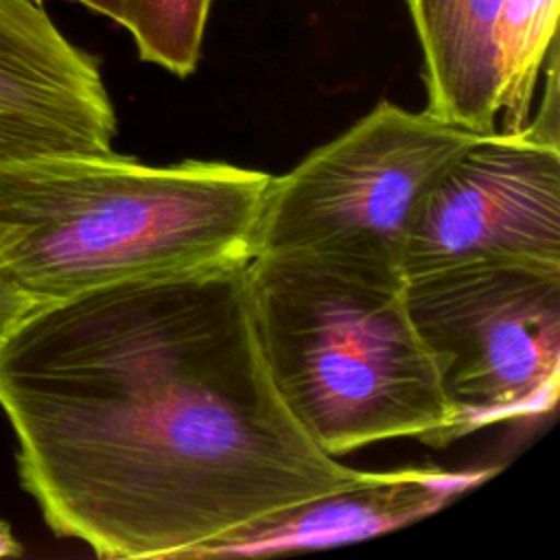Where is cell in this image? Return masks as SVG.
<instances>
[{"instance_id": "cell-13", "label": "cell", "mask_w": 560, "mask_h": 560, "mask_svg": "<svg viewBox=\"0 0 560 560\" xmlns=\"http://www.w3.org/2000/svg\"><path fill=\"white\" fill-rule=\"evenodd\" d=\"M39 4L48 2V0H35ZM68 2H77L85 9H90L92 13H98L103 18H109L114 24L120 26L122 22V0H68Z\"/></svg>"}, {"instance_id": "cell-7", "label": "cell", "mask_w": 560, "mask_h": 560, "mask_svg": "<svg viewBox=\"0 0 560 560\" xmlns=\"http://www.w3.org/2000/svg\"><path fill=\"white\" fill-rule=\"evenodd\" d=\"M116 131L98 57L72 44L44 4L0 0V162L109 153Z\"/></svg>"}, {"instance_id": "cell-2", "label": "cell", "mask_w": 560, "mask_h": 560, "mask_svg": "<svg viewBox=\"0 0 560 560\" xmlns=\"http://www.w3.org/2000/svg\"><path fill=\"white\" fill-rule=\"evenodd\" d=\"M269 173L57 153L0 162V256L37 304L252 256Z\"/></svg>"}, {"instance_id": "cell-4", "label": "cell", "mask_w": 560, "mask_h": 560, "mask_svg": "<svg viewBox=\"0 0 560 560\" xmlns=\"http://www.w3.org/2000/svg\"><path fill=\"white\" fill-rule=\"evenodd\" d=\"M475 136L427 109L381 101L295 168L269 177L252 256L311 252L402 273V249L427 188Z\"/></svg>"}, {"instance_id": "cell-11", "label": "cell", "mask_w": 560, "mask_h": 560, "mask_svg": "<svg viewBox=\"0 0 560 560\" xmlns=\"http://www.w3.org/2000/svg\"><path fill=\"white\" fill-rule=\"evenodd\" d=\"M212 0H122V22L138 57L177 77L197 70Z\"/></svg>"}, {"instance_id": "cell-1", "label": "cell", "mask_w": 560, "mask_h": 560, "mask_svg": "<svg viewBox=\"0 0 560 560\" xmlns=\"http://www.w3.org/2000/svg\"><path fill=\"white\" fill-rule=\"evenodd\" d=\"M247 260L33 306L0 346L18 475L98 558H188L357 481L291 418L260 354Z\"/></svg>"}, {"instance_id": "cell-14", "label": "cell", "mask_w": 560, "mask_h": 560, "mask_svg": "<svg viewBox=\"0 0 560 560\" xmlns=\"http://www.w3.org/2000/svg\"><path fill=\"white\" fill-rule=\"evenodd\" d=\"M20 553H22L20 540L15 538L11 525L4 518H0V558H13Z\"/></svg>"}, {"instance_id": "cell-9", "label": "cell", "mask_w": 560, "mask_h": 560, "mask_svg": "<svg viewBox=\"0 0 560 560\" xmlns=\"http://www.w3.org/2000/svg\"><path fill=\"white\" fill-rule=\"evenodd\" d=\"M424 59L427 112L470 133L501 118L492 31L503 0H405Z\"/></svg>"}, {"instance_id": "cell-12", "label": "cell", "mask_w": 560, "mask_h": 560, "mask_svg": "<svg viewBox=\"0 0 560 560\" xmlns=\"http://www.w3.org/2000/svg\"><path fill=\"white\" fill-rule=\"evenodd\" d=\"M33 306L35 304L28 300L13 271L0 256V346Z\"/></svg>"}, {"instance_id": "cell-10", "label": "cell", "mask_w": 560, "mask_h": 560, "mask_svg": "<svg viewBox=\"0 0 560 560\" xmlns=\"http://www.w3.org/2000/svg\"><path fill=\"white\" fill-rule=\"evenodd\" d=\"M558 0H503L494 20L492 46L499 79V131L514 133L529 122V107L556 42Z\"/></svg>"}, {"instance_id": "cell-8", "label": "cell", "mask_w": 560, "mask_h": 560, "mask_svg": "<svg viewBox=\"0 0 560 560\" xmlns=\"http://www.w3.org/2000/svg\"><path fill=\"white\" fill-rule=\"evenodd\" d=\"M494 470L398 468L365 472L337 490L241 525L188 558L273 556L363 540L444 508Z\"/></svg>"}, {"instance_id": "cell-6", "label": "cell", "mask_w": 560, "mask_h": 560, "mask_svg": "<svg viewBox=\"0 0 560 560\" xmlns=\"http://www.w3.org/2000/svg\"><path fill=\"white\" fill-rule=\"evenodd\" d=\"M472 260L560 267V140L529 122L475 136L418 206L402 249L405 278Z\"/></svg>"}, {"instance_id": "cell-3", "label": "cell", "mask_w": 560, "mask_h": 560, "mask_svg": "<svg viewBox=\"0 0 560 560\" xmlns=\"http://www.w3.org/2000/svg\"><path fill=\"white\" fill-rule=\"evenodd\" d=\"M267 374L300 429L328 455L416 438L453 442V411L405 302V276L311 252L247 260Z\"/></svg>"}, {"instance_id": "cell-5", "label": "cell", "mask_w": 560, "mask_h": 560, "mask_svg": "<svg viewBox=\"0 0 560 560\" xmlns=\"http://www.w3.org/2000/svg\"><path fill=\"white\" fill-rule=\"evenodd\" d=\"M405 302L453 411V440L553 409L560 267L516 260L440 267L407 276Z\"/></svg>"}]
</instances>
